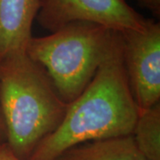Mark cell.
Returning a JSON list of instances; mask_svg holds the SVG:
<instances>
[{"mask_svg":"<svg viewBox=\"0 0 160 160\" xmlns=\"http://www.w3.org/2000/svg\"><path fill=\"white\" fill-rule=\"evenodd\" d=\"M139 113L124 65L120 35L89 85L69 103L61 125L40 142L29 160H55L80 143L132 135Z\"/></svg>","mask_w":160,"mask_h":160,"instance_id":"cell-1","label":"cell"},{"mask_svg":"<svg viewBox=\"0 0 160 160\" xmlns=\"http://www.w3.org/2000/svg\"><path fill=\"white\" fill-rule=\"evenodd\" d=\"M0 104L7 144L23 160H29L40 142L57 129L69 106L46 69L25 50L0 60Z\"/></svg>","mask_w":160,"mask_h":160,"instance_id":"cell-2","label":"cell"},{"mask_svg":"<svg viewBox=\"0 0 160 160\" xmlns=\"http://www.w3.org/2000/svg\"><path fill=\"white\" fill-rule=\"evenodd\" d=\"M119 38L118 31L77 22L48 36L32 37L25 51L46 69L61 98L70 103L89 85Z\"/></svg>","mask_w":160,"mask_h":160,"instance_id":"cell-3","label":"cell"},{"mask_svg":"<svg viewBox=\"0 0 160 160\" xmlns=\"http://www.w3.org/2000/svg\"><path fill=\"white\" fill-rule=\"evenodd\" d=\"M132 93L140 109L160 102V23L147 19L142 29L120 32Z\"/></svg>","mask_w":160,"mask_h":160,"instance_id":"cell-4","label":"cell"},{"mask_svg":"<svg viewBox=\"0 0 160 160\" xmlns=\"http://www.w3.org/2000/svg\"><path fill=\"white\" fill-rule=\"evenodd\" d=\"M36 19L50 32L77 22L95 23L118 32L142 29L147 22L126 0H42Z\"/></svg>","mask_w":160,"mask_h":160,"instance_id":"cell-5","label":"cell"},{"mask_svg":"<svg viewBox=\"0 0 160 160\" xmlns=\"http://www.w3.org/2000/svg\"><path fill=\"white\" fill-rule=\"evenodd\" d=\"M42 0H0V60L26 50Z\"/></svg>","mask_w":160,"mask_h":160,"instance_id":"cell-6","label":"cell"},{"mask_svg":"<svg viewBox=\"0 0 160 160\" xmlns=\"http://www.w3.org/2000/svg\"><path fill=\"white\" fill-rule=\"evenodd\" d=\"M55 160H147L132 135L95 140L70 147Z\"/></svg>","mask_w":160,"mask_h":160,"instance_id":"cell-7","label":"cell"},{"mask_svg":"<svg viewBox=\"0 0 160 160\" xmlns=\"http://www.w3.org/2000/svg\"><path fill=\"white\" fill-rule=\"evenodd\" d=\"M132 135L146 159L160 160V102L140 109Z\"/></svg>","mask_w":160,"mask_h":160,"instance_id":"cell-8","label":"cell"},{"mask_svg":"<svg viewBox=\"0 0 160 160\" xmlns=\"http://www.w3.org/2000/svg\"><path fill=\"white\" fill-rule=\"evenodd\" d=\"M144 8L151 12L156 18L160 17V0H137Z\"/></svg>","mask_w":160,"mask_h":160,"instance_id":"cell-9","label":"cell"},{"mask_svg":"<svg viewBox=\"0 0 160 160\" xmlns=\"http://www.w3.org/2000/svg\"><path fill=\"white\" fill-rule=\"evenodd\" d=\"M0 160H23L15 156L9 145L6 143L0 147Z\"/></svg>","mask_w":160,"mask_h":160,"instance_id":"cell-10","label":"cell"},{"mask_svg":"<svg viewBox=\"0 0 160 160\" xmlns=\"http://www.w3.org/2000/svg\"><path fill=\"white\" fill-rule=\"evenodd\" d=\"M7 128L0 104V147L7 143Z\"/></svg>","mask_w":160,"mask_h":160,"instance_id":"cell-11","label":"cell"}]
</instances>
